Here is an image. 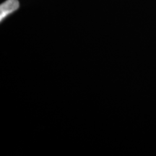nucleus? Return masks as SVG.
<instances>
[{
	"label": "nucleus",
	"instance_id": "1",
	"mask_svg": "<svg viewBox=\"0 0 156 156\" xmlns=\"http://www.w3.org/2000/svg\"><path fill=\"white\" fill-rule=\"evenodd\" d=\"M18 0H7L0 5V21L2 20L8 15L14 12L19 8Z\"/></svg>",
	"mask_w": 156,
	"mask_h": 156
}]
</instances>
